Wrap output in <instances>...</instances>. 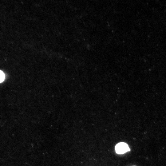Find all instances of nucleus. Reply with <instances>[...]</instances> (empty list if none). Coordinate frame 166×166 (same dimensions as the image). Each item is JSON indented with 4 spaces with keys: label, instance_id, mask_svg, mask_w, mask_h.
Segmentation results:
<instances>
[{
    "label": "nucleus",
    "instance_id": "nucleus-1",
    "mask_svg": "<svg viewBox=\"0 0 166 166\" xmlns=\"http://www.w3.org/2000/svg\"><path fill=\"white\" fill-rule=\"evenodd\" d=\"M115 149L116 153L118 154H123L130 151L128 144L124 142L117 144L115 146Z\"/></svg>",
    "mask_w": 166,
    "mask_h": 166
},
{
    "label": "nucleus",
    "instance_id": "nucleus-2",
    "mask_svg": "<svg viewBox=\"0 0 166 166\" xmlns=\"http://www.w3.org/2000/svg\"><path fill=\"white\" fill-rule=\"evenodd\" d=\"M5 75L3 72L0 70V82H2L5 79Z\"/></svg>",
    "mask_w": 166,
    "mask_h": 166
}]
</instances>
